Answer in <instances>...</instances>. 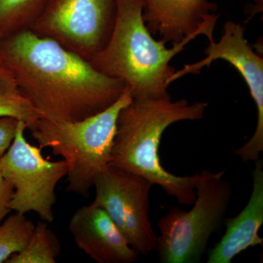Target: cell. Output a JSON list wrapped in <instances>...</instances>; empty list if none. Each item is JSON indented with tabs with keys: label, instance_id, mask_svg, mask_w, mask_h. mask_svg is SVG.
<instances>
[{
	"label": "cell",
	"instance_id": "16",
	"mask_svg": "<svg viewBox=\"0 0 263 263\" xmlns=\"http://www.w3.org/2000/svg\"><path fill=\"white\" fill-rule=\"evenodd\" d=\"M25 214L15 213L0 224V263L6 262L14 254L25 248L34 229Z\"/></svg>",
	"mask_w": 263,
	"mask_h": 263
},
{
	"label": "cell",
	"instance_id": "6",
	"mask_svg": "<svg viewBox=\"0 0 263 263\" xmlns=\"http://www.w3.org/2000/svg\"><path fill=\"white\" fill-rule=\"evenodd\" d=\"M27 129V124L19 121L14 139L0 157L2 174L14 189L10 209L21 214L34 212L43 221L51 222L56 186L67 176V165L63 160L44 158L41 148L26 138Z\"/></svg>",
	"mask_w": 263,
	"mask_h": 263
},
{
	"label": "cell",
	"instance_id": "10",
	"mask_svg": "<svg viewBox=\"0 0 263 263\" xmlns=\"http://www.w3.org/2000/svg\"><path fill=\"white\" fill-rule=\"evenodd\" d=\"M143 17L152 35L173 46L193 34L213 41L219 15L211 0H141Z\"/></svg>",
	"mask_w": 263,
	"mask_h": 263
},
{
	"label": "cell",
	"instance_id": "18",
	"mask_svg": "<svg viewBox=\"0 0 263 263\" xmlns=\"http://www.w3.org/2000/svg\"><path fill=\"white\" fill-rule=\"evenodd\" d=\"M14 189L3 177L0 171V224L10 212V202L13 196Z\"/></svg>",
	"mask_w": 263,
	"mask_h": 263
},
{
	"label": "cell",
	"instance_id": "1",
	"mask_svg": "<svg viewBox=\"0 0 263 263\" xmlns=\"http://www.w3.org/2000/svg\"><path fill=\"white\" fill-rule=\"evenodd\" d=\"M0 60L41 118L74 122L100 113L126 90L89 60L29 28L0 39Z\"/></svg>",
	"mask_w": 263,
	"mask_h": 263
},
{
	"label": "cell",
	"instance_id": "13",
	"mask_svg": "<svg viewBox=\"0 0 263 263\" xmlns=\"http://www.w3.org/2000/svg\"><path fill=\"white\" fill-rule=\"evenodd\" d=\"M5 117L23 121L27 129L41 118L24 98L11 71L0 60V118Z\"/></svg>",
	"mask_w": 263,
	"mask_h": 263
},
{
	"label": "cell",
	"instance_id": "9",
	"mask_svg": "<svg viewBox=\"0 0 263 263\" xmlns=\"http://www.w3.org/2000/svg\"><path fill=\"white\" fill-rule=\"evenodd\" d=\"M205 57L200 61L183 66L176 71L171 82L188 74H197L213 62L224 60L239 72L247 83L257 110V127L248 142L235 149L234 154L245 162H256L263 152V60L254 52L245 37V29L240 24L228 21L218 42L209 41Z\"/></svg>",
	"mask_w": 263,
	"mask_h": 263
},
{
	"label": "cell",
	"instance_id": "12",
	"mask_svg": "<svg viewBox=\"0 0 263 263\" xmlns=\"http://www.w3.org/2000/svg\"><path fill=\"white\" fill-rule=\"evenodd\" d=\"M220 241L210 251L208 263H231L235 256L249 247H262L258 232L263 223V161H256L253 189L248 203L236 216L226 220Z\"/></svg>",
	"mask_w": 263,
	"mask_h": 263
},
{
	"label": "cell",
	"instance_id": "11",
	"mask_svg": "<svg viewBox=\"0 0 263 263\" xmlns=\"http://www.w3.org/2000/svg\"><path fill=\"white\" fill-rule=\"evenodd\" d=\"M69 229L76 246L95 262L131 263L139 255L107 212L94 202L74 213Z\"/></svg>",
	"mask_w": 263,
	"mask_h": 263
},
{
	"label": "cell",
	"instance_id": "2",
	"mask_svg": "<svg viewBox=\"0 0 263 263\" xmlns=\"http://www.w3.org/2000/svg\"><path fill=\"white\" fill-rule=\"evenodd\" d=\"M208 103H190L186 99L171 98L133 100L124 107L117 119V133L109 165L139 175L159 185L181 205H193L196 199L198 174L178 176L162 167L159 146L164 132L174 123L203 117Z\"/></svg>",
	"mask_w": 263,
	"mask_h": 263
},
{
	"label": "cell",
	"instance_id": "19",
	"mask_svg": "<svg viewBox=\"0 0 263 263\" xmlns=\"http://www.w3.org/2000/svg\"><path fill=\"white\" fill-rule=\"evenodd\" d=\"M252 1L254 3L253 8H252V15L262 13L263 0H252Z\"/></svg>",
	"mask_w": 263,
	"mask_h": 263
},
{
	"label": "cell",
	"instance_id": "4",
	"mask_svg": "<svg viewBox=\"0 0 263 263\" xmlns=\"http://www.w3.org/2000/svg\"><path fill=\"white\" fill-rule=\"evenodd\" d=\"M132 101L126 89L117 102L100 113L74 122L40 118L29 128L40 148H51L67 164V192L89 196L97 178L111 161L119 113Z\"/></svg>",
	"mask_w": 263,
	"mask_h": 263
},
{
	"label": "cell",
	"instance_id": "14",
	"mask_svg": "<svg viewBox=\"0 0 263 263\" xmlns=\"http://www.w3.org/2000/svg\"><path fill=\"white\" fill-rule=\"evenodd\" d=\"M61 247L46 222L39 221L23 250L12 255L7 263H55Z\"/></svg>",
	"mask_w": 263,
	"mask_h": 263
},
{
	"label": "cell",
	"instance_id": "3",
	"mask_svg": "<svg viewBox=\"0 0 263 263\" xmlns=\"http://www.w3.org/2000/svg\"><path fill=\"white\" fill-rule=\"evenodd\" d=\"M143 10L141 0H117L108 42L89 62L102 73L122 81L133 100L171 98L168 87L176 72L171 60L200 35L193 34L167 48L148 31Z\"/></svg>",
	"mask_w": 263,
	"mask_h": 263
},
{
	"label": "cell",
	"instance_id": "5",
	"mask_svg": "<svg viewBox=\"0 0 263 263\" xmlns=\"http://www.w3.org/2000/svg\"><path fill=\"white\" fill-rule=\"evenodd\" d=\"M224 171L198 174L196 199L190 212L179 208L160 219L157 249L164 263L198 262L213 233L221 226L233 189L224 179Z\"/></svg>",
	"mask_w": 263,
	"mask_h": 263
},
{
	"label": "cell",
	"instance_id": "7",
	"mask_svg": "<svg viewBox=\"0 0 263 263\" xmlns=\"http://www.w3.org/2000/svg\"><path fill=\"white\" fill-rule=\"evenodd\" d=\"M117 7V0H47L29 28L90 60L108 42Z\"/></svg>",
	"mask_w": 263,
	"mask_h": 263
},
{
	"label": "cell",
	"instance_id": "15",
	"mask_svg": "<svg viewBox=\"0 0 263 263\" xmlns=\"http://www.w3.org/2000/svg\"><path fill=\"white\" fill-rule=\"evenodd\" d=\"M47 0H0V39L29 28Z\"/></svg>",
	"mask_w": 263,
	"mask_h": 263
},
{
	"label": "cell",
	"instance_id": "8",
	"mask_svg": "<svg viewBox=\"0 0 263 263\" xmlns=\"http://www.w3.org/2000/svg\"><path fill=\"white\" fill-rule=\"evenodd\" d=\"M153 183L143 176L108 165L95 181L94 202L103 208L132 248L139 254L157 249L148 214Z\"/></svg>",
	"mask_w": 263,
	"mask_h": 263
},
{
	"label": "cell",
	"instance_id": "17",
	"mask_svg": "<svg viewBox=\"0 0 263 263\" xmlns=\"http://www.w3.org/2000/svg\"><path fill=\"white\" fill-rule=\"evenodd\" d=\"M19 121L13 117L0 118V157L8 151L14 139Z\"/></svg>",
	"mask_w": 263,
	"mask_h": 263
}]
</instances>
